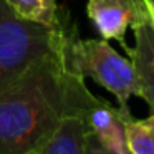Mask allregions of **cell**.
Masks as SVG:
<instances>
[{"mask_svg":"<svg viewBox=\"0 0 154 154\" xmlns=\"http://www.w3.org/2000/svg\"><path fill=\"white\" fill-rule=\"evenodd\" d=\"M85 154H116L113 151H109L108 147H104L100 141H96L93 136L85 137Z\"/></svg>","mask_w":154,"mask_h":154,"instance_id":"cell-10","label":"cell"},{"mask_svg":"<svg viewBox=\"0 0 154 154\" xmlns=\"http://www.w3.org/2000/svg\"><path fill=\"white\" fill-rule=\"evenodd\" d=\"M147 12L146 0H88L86 15L103 40H116L129 53L126 32Z\"/></svg>","mask_w":154,"mask_h":154,"instance_id":"cell-5","label":"cell"},{"mask_svg":"<svg viewBox=\"0 0 154 154\" xmlns=\"http://www.w3.org/2000/svg\"><path fill=\"white\" fill-rule=\"evenodd\" d=\"M68 28L55 51L0 91V154H28L58 129L68 113Z\"/></svg>","mask_w":154,"mask_h":154,"instance_id":"cell-1","label":"cell"},{"mask_svg":"<svg viewBox=\"0 0 154 154\" xmlns=\"http://www.w3.org/2000/svg\"><path fill=\"white\" fill-rule=\"evenodd\" d=\"M126 141L131 154H154V113L137 119L128 109L124 114Z\"/></svg>","mask_w":154,"mask_h":154,"instance_id":"cell-9","label":"cell"},{"mask_svg":"<svg viewBox=\"0 0 154 154\" xmlns=\"http://www.w3.org/2000/svg\"><path fill=\"white\" fill-rule=\"evenodd\" d=\"M68 43V42H66ZM68 57V55H66ZM68 113L80 119L85 133L100 141L116 154H128L124 114L129 106H113L109 101L94 96L85 83V78L68 60Z\"/></svg>","mask_w":154,"mask_h":154,"instance_id":"cell-4","label":"cell"},{"mask_svg":"<svg viewBox=\"0 0 154 154\" xmlns=\"http://www.w3.org/2000/svg\"><path fill=\"white\" fill-rule=\"evenodd\" d=\"M7 4L18 17L47 27H60L68 15L57 0H7Z\"/></svg>","mask_w":154,"mask_h":154,"instance_id":"cell-8","label":"cell"},{"mask_svg":"<svg viewBox=\"0 0 154 154\" xmlns=\"http://www.w3.org/2000/svg\"><path fill=\"white\" fill-rule=\"evenodd\" d=\"M85 133L80 119L68 116L47 141L28 154H85Z\"/></svg>","mask_w":154,"mask_h":154,"instance_id":"cell-7","label":"cell"},{"mask_svg":"<svg viewBox=\"0 0 154 154\" xmlns=\"http://www.w3.org/2000/svg\"><path fill=\"white\" fill-rule=\"evenodd\" d=\"M134 32V48L128 57L134 68L141 98L151 106L154 113V27L147 12L131 27Z\"/></svg>","mask_w":154,"mask_h":154,"instance_id":"cell-6","label":"cell"},{"mask_svg":"<svg viewBox=\"0 0 154 154\" xmlns=\"http://www.w3.org/2000/svg\"><path fill=\"white\" fill-rule=\"evenodd\" d=\"M66 55L75 70L83 78H93L100 86L109 91L116 98L119 108H126L129 98H141L139 83L131 60L121 57L109 47L108 40H83L75 28L68 37Z\"/></svg>","mask_w":154,"mask_h":154,"instance_id":"cell-3","label":"cell"},{"mask_svg":"<svg viewBox=\"0 0 154 154\" xmlns=\"http://www.w3.org/2000/svg\"><path fill=\"white\" fill-rule=\"evenodd\" d=\"M128 154H131V152H128Z\"/></svg>","mask_w":154,"mask_h":154,"instance_id":"cell-12","label":"cell"},{"mask_svg":"<svg viewBox=\"0 0 154 154\" xmlns=\"http://www.w3.org/2000/svg\"><path fill=\"white\" fill-rule=\"evenodd\" d=\"M71 25V15L65 17L60 27L25 20L8 7L7 0H0V91L57 50Z\"/></svg>","mask_w":154,"mask_h":154,"instance_id":"cell-2","label":"cell"},{"mask_svg":"<svg viewBox=\"0 0 154 154\" xmlns=\"http://www.w3.org/2000/svg\"><path fill=\"white\" fill-rule=\"evenodd\" d=\"M146 7H147V15L151 18V23L154 27V0H146Z\"/></svg>","mask_w":154,"mask_h":154,"instance_id":"cell-11","label":"cell"}]
</instances>
